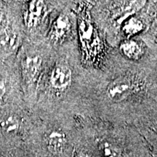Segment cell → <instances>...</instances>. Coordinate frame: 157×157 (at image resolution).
Here are the masks:
<instances>
[{
  "instance_id": "obj_7",
  "label": "cell",
  "mask_w": 157,
  "mask_h": 157,
  "mask_svg": "<svg viewBox=\"0 0 157 157\" xmlns=\"http://www.w3.org/2000/svg\"><path fill=\"white\" fill-rule=\"evenodd\" d=\"M43 1H32L29 3L28 10L25 13V22L29 28L35 27L39 23L44 11Z\"/></svg>"
},
{
  "instance_id": "obj_2",
  "label": "cell",
  "mask_w": 157,
  "mask_h": 157,
  "mask_svg": "<svg viewBox=\"0 0 157 157\" xmlns=\"http://www.w3.org/2000/svg\"><path fill=\"white\" fill-rule=\"evenodd\" d=\"M72 82V71L63 64H58L52 68L50 76L51 87L56 90H64L69 87Z\"/></svg>"
},
{
  "instance_id": "obj_4",
  "label": "cell",
  "mask_w": 157,
  "mask_h": 157,
  "mask_svg": "<svg viewBox=\"0 0 157 157\" xmlns=\"http://www.w3.org/2000/svg\"><path fill=\"white\" fill-rule=\"evenodd\" d=\"M42 59L38 55L26 56L23 60L22 68L23 75L28 82H34L40 73Z\"/></svg>"
},
{
  "instance_id": "obj_1",
  "label": "cell",
  "mask_w": 157,
  "mask_h": 157,
  "mask_svg": "<svg viewBox=\"0 0 157 157\" xmlns=\"http://www.w3.org/2000/svg\"><path fill=\"white\" fill-rule=\"evenodd\" d=\"M134 90V84L129 78H117L108 87L107 94L113 101H121L129 97Z\"/></svg>"
},
{
  "instance_id": "obj_6",
  "label": "cell",
  "mask_w": 157,
  "mask_h": 157,
  "mask_svg": "<svg viewBox=\"0 0 157 157\" xmlns=\"http://www.w3.org/2000/svg\"><path fill=\"white\" fill-rule=\"evenodd\" d=\"M71 30L69 17L66 15L60 14L55 20L50 31V38L55 42H61L67 36Z\"/></svg>"
},
{
  "instance_id": "obj_8",
  "label": "cell",
  "mask_w": 157,
  "mask_h": 157,
  "mask_svg": "<svg viewBox=\"0 0 157 157\" xmlns=\"http://www.w3.org/2000/svg\"><path fill=\"white\" fill-rule=\"evenodd\" d=\"M120 50L124 56L129 59L137 60L143 55V48L138 42L132 39L123 42L120 45Z\"/></svg>"
},
{
  "instance_id": "obj_3",
  "label": "cell",
  "mask_w": 157,
  "mask_h": 157,
  "mask_svg": "<svg viewBox=\"0 0 157 157\" xmlns=\"http://www.w3.org/2000/svg\"><path fill=\"white\" fill-rule=\"evenodd\" d=\"M44 139L49 151L54 154H61L67 144V137L60 129H50L44 134Z\"/></svg>"
},
{
  "instance_id": "obj_9",
  "label": "cell",
  "mask_w": 157,
  "mask_h": 157,
  "mask_svg": "<svg viewBox=\"0 0 157 157\" xmlns=\"http://www.w3.org/2000/svg\"><path fill=\"white\" fill-rule=\"evenodd\" d=\"M99 150L104 157H125L119 147L107 140H102L99 143Z\"/></svg>"
},
{
  "instance_id": "obj_13",
  "label": "cell",
  "mask_w": 157,
  "mask_h": 157,
  "mask_svg": "<svg viewBox=\"0 0 157 157\" xmlns=\"http://www.w3.org/2000/svg\"><path fill=\"white\" fill-rule=\"evenodd\" d=\"M75 157H89V156H88L87 154H85V153L79 151L76 155Z\"/></svg>"
},
{
  "instance_id": "obj_10",
  "label": "cell",
  "mask_w": 157,
  "mask_h": 157,
  "mask_svg": "<svg viewBox=\"0 0 157 157\" xmlns=\"http://www.w3.org/2000/svg\"><path fill=\"white\" fill-rule=\"evenodd\" d=\"M143 24L139 19L132 17L127 21L124 25L123 29L124 33L129 36H132L143 30Z\"/></svg>"
},
{
  "instance_id": "obj_5",
  "label": "cell",
  "mask_w": 157,
  "mask_h": 157,
  "mask_svg": "<svg viewBox=\"0 0 157 157\" xmlns=\"http://www.w3.org/2000/svg\"><path fill=\"white\" fill-rule=\"evenodd\" d=\"M17 34L7 21H0V48L5 51L14 50L17 44Z\"/></svg>"
},
{
  "instance_id": "obj_11",
  "label": "cell",
  "mask_w": 157,
  "mask_h": 157,
  "mask_svg": "<svg viewBox=\"0 0 157 157\" xmlns=\"http://www.w3.org/2000/svg\"><path fill=\"white\" fill-rule=\"evenodd\" d=\"M0 127L2 129V131L7 133L14 132L19 127L18 121L13 117L3 118L0 121Z\"/></svg>"
},
{
  "instance_id": "obj_12",
  "label": "cell",
  "mask_w": 157,
  "mask_h": 157,
  "mask_svg": "<svg viewBox=\"0 0 157 157\" xmlns=\"http://www.w3.org/2000/svg\"><path fill=\"white\" fill-rule=\"evenodd\" d=\"M6 85L5 82H4L3 79H2L0 78V101L2 99L4 96H5V93H6Z\"/></svg>"
}]
</instances>
